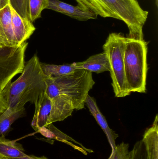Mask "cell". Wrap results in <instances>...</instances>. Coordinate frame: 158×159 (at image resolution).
Listing matches in <instances>:
<instances>
[{"label":"cell","instance_id":"1","mask_svg":"<svg viewBox=\"0 0 158 159\" xmlns=\"http://www.w3.org/2000/svg\"><path fill=\"white\" fill-rule=\"evenodd\" d=\"M37 54L25 63L23 71L16 80L10 83L8 107L15 110L25 108L27 103L34 104L46 89L45 79Z\"/></svg>","mask_w":158,"mask_h":159},{"label":"cell","instance_id":"2","mask_svg":"<svg viewBox=\"0 0 158 159\" xmlns=\"http://www.w3.org/2000/svg\"><path fill=\"white\" fill-rule=\"evenodd\" d=\"M147 43L126 36L124 54V70L129 92H146L148 71Z\"/></svg>","mask_w":158,"mask_h":159},{"label":"cell","instance_id":"3","mask_svg":"<svg viewBox=\"0 0 158 159\" xmlns=\"http://www.w3.org/2000/svg\"><path fill=\"white\" fill-rule=\"evenodd\" d=\"M46 80L59 93L69 98L74 109L78 110L84 108L89 91L95 84L92 73L83 69H76L58 78L46 77Z\"/></svg>","mask_w":158,"mask_h":159},{"label":"cell","instance_id":"4","mask_svg":"<svg viewBox=\"0 0 158 159\" xmlns=\"http://www.w3.org/2000/svg\"><path fill=\"white\" fill-rule=\"evenodd\" d=\"M126 37L121 33L110 34L103 46L110 66L112 86L116 97L130 95L124 70V54Z\"/></svg>","mask_w":158,"mask_h":159},{"label":"cell","instance_id":"5","mask_svg":"<svg viewBox=\"0 0 158 159\" xmlns=\"http://www.w3.org/2000/svg\"><path fill=\"white\" fill-rule=\"evenodd\" d=\"M115 19L126 23L129 30L127 37L144 40L143 27L148 12L141 7L137 0H103Z\"/></svg>","mask_w":158,"mask_h":159},{"label":"cell","instance_id":"6","mask_svg":"<svg viewBox=\"0 0 158 159\" xmlns=\"http://www.w3.org/2000/svg\"><path fill=\"white\" fill-rule=\"evenodd\" d=\"M127 159H158V117L145 132L143 139L136 142Z\"/></svg>","mask_w":158,"mask_h":159},{"label":"cell","instance_id":"7","mask_svg":"<svg viewBox=\"0 0 158 159\" xmlns=\"http://www.w3.org/2000/svg\"><path fill=\"white\" fill-rule=\"evenodd\" d=\"M45 82V93L52 102V109L46 125L47 126L54 122L63 121L70 116L74 108L73 103L69 98L59 93L46 79Z\"/></svg>","mask_w":158,"mask_h":159},{"label":"cell","instance_id":"8","mask_svg":"<svg viewBox=\"0 0 158 159\" xmlns=\"http://www.w3.org/2000/svg\"><path fill=\"white\" fill-rule=\"evenodd\" d=\"M49 6L47 9L61 13L71 18L80 21L96 19L97 15L93 12L84 9L79 6H74L59 0H48Z\"/></svg>","mask_w":158,"mask_h":159},{"label":"cell","instance_id":"9","mask_svg":"<svg viewBox=\"0 0 158 159\" xmlns=\"http://www.w3.org/2000/svg\"><path fill=\"white\" fill-rule=\"evenodd\" d=\"M12 28L17 46L21 45L30 37L35 31V27L28 19L21 17L11 6Z\"/></svg>","mask_w":158,"mask_h":159},{"label":"cell","instance_id":"10","mask_svg":"<svg viewBox=\"0 0 158 159\" xmlns=\"http://www.w3.org/2000/svg\"><path fill=\"white\" fill-rule=\"evenodd\" d=\"M35 112L31 122L32 129L38 131L47 125L52 109V102L45 91L34 103Z\"/></svg>","mask_w":158,"mask_h":159},{"label":"cell","instance_id":"11","mask_svg":"<svg viewBox=\"0 0 158 159\" xmlns=\"http://www.w3.org/2000/svg\"><path fill=\"white\" fill-rule=\"evenodd\" d=\"M0 44L3 47H18L15 42L9 3L0 9Z\"/></svg>","mask_w":158,"mask_h":159},{"label":"cell","instance_id":"12","mask_svg":"<svg viewBox=\"0 0 158 159\" xmlns=\"http://www.w3.org/2000/svg\"><path fill=\"white\" fill-rule=\"evenodd\" d=\"M85 103L91 114L105 134L112 152L116 148V140L118 137V134L109 128L106 119L100 111L94 98L88 94Z\"/></svg>","mask_w":158,"mask_h":159},{"label":"cell","instance_id":"13","mask_svg":"<svg viewBox=\"0 0 158 159\" xmlns=\"http://www.w3.org/2000/svg\"><path fill=\"white\" fill-rule=\"evenodd\" d=\"M38 132L47 138L56 139L58 141L65 143L84 155H87L88 153L93 152L92 149L86 148L79 142L60 131L53 125V123L41 128Z\"/></svg>","mask_w":158,"mask_h":159},{"label":"cell","instance_id":"14","mask_svg":"<svg viewBox=\"0 0 158 159\" xmlns=\"http://www.w3.org/2000/svg\"><path fill=\"white\" fill-rule=\"evenodd\" d=\"M76 69H83L91 72L100 74L105 71L110 72V66L107 56L105 52L90 57L82 62H74Z\"/></svg>","mask_w":158,"mask_h":159},{"label":"cell","instance_id":"15","mask_svg":"<svg viewBox=\"0 0 158 159\" xmlns=\"http://www.w3.org/2000/svg\"><path fill=\"white\" fill-rule=\"evenodd\" d=\"M26 154L22 145L16 141L0 136V158L2 159L15 158L24 157Z\"/></svg>","mask_w":158,"mask_h":159},{"label":"cell","instance_id":"16","mask_svg":"<svg viewBox=\"0 0 158 159\" xmlns=\"http://www.w3.org/2000/svg\"><path fill=\"white\" fill-rule=\"evenodd\" d=\"M78 6L104 18H115L103 0H75Z\"/></svg>","mask_w":158,"mask_h":159},{"label":"cell","instance_id":"17","mask_svg":"<svg viewBox=\"0 0 158 159\" xmlns=\"http://www.w3.org/2000/svg\"><path fill=\"white\" fill-rule=\"evenodd\" d=\"M25 108L17 110L7 107L0 115V136H5L12 124L25 113Z\"/></svg>","mask_w":158,"mask_h":159},{"label":"cell","instance_id":"18","mask_svg":"<svg viewBox=\"0 0 158 159\" xmlns=\"http://www.w3.org/2000/svg\"><path fill=\"white\" fill-rule=\"evenodd\" d=\"M41 67L47 77L56 78L69 74L76 70L73 63L63 65H54L41 62Z\"/></svg>","mask_w":158,"mask_h":159},{"label":"cell","instance_id":"19","mask_svg":"<svg viewBox=\"0 0 158 159\" xmlns=\"http://www.w3.org/2000/svg\"><path fill=\"white\" fill-rule=\"evenodd\" d=\"M49 6L48 0H28V15L32 22L41 17L43 10L47 9Z\"/></svg>","mask_w":158,"mask_h":159},{"label":"cell","instance_id":"20","mask_svg":"<svg viewBox=\"0 0 158 159\" xmlns=\"http://www.w3.org/2000/svg\"><path fill=\"white\" fill-rule=\"evenodd\" d=\"M28 0H9V3L21 17L29 19L28 15Z\"/></svg>","mask_w":158,"mask_h":159},{"label":"cell","instance_id":"21","mask_svg":"<svg viewBox=\"0 0 158 159\" xmlns=\"http://www.w3.org/2000/svg\"><path fill=\"white\" fill-rule=\"evenodd\" d=\"M129 144L122 142L116 145L115 149L111 152L108 159H127L129 155Z\"/></svg>","mask_w":158,"mask_h":159},{"label":"cell","instance_id":"22","mask_svg":"<svg viewBox=\"0 0 158 159\" xmlns=\"http://www.w3.org/2000/svg\"><path fill=\"white\" fill-rule=\"evenodd\" d=\"M9 84L7 85L0 94V115L8 107V93Z\"/></svg>","mask_w":158,"mask_h":159},{"label":"cell","instance_id":"23","mask_svg":"<svg viewBox=\"0 0 158 159\" xmlns=\"http://www.w3.org/2000/svg\"><path fill=\"white\" fill-rule=\"evenodd\" d=\"M8 159H48L45 156L42 157H36L35 156H28L26 154L24 157H20L15 158H11Z\"/></svg>","mask_w":158,"mask_h":159},{"label":"cell","instance_id":"24","mask_svg":"<svg viewBox=\"0 0 158 159\" xmlns=\"http://www.w3.org/2000/svg\"><path fill=\"white\" fill-rule=\"evenodd\" d=\"M9 0H0V9L9 4Z\"/></svg>","mask_w":158,"mask_h":159},{"label":"cell","instance_id":"25","mask_svg":"<svg viewBox=\"0 0 158 159\" xmlns=\"http://www.w3.org/2000/svg\"><path fill=\"white\" fill-rule=\"evenodd\" d=\"M156 4L157 7H158V0H156Z\"/></svg>","mask_w":158,"mask_h":159},{"label":"cell","instance_id":"26","mask_svg":"<svg viewBox=\"0 0 158 159\" xmlns=\"http://www.w3.org/2000/svg\"><path fill=\"white\" fill-rule=\"evenodd\" d=\"M0 48H3L1 44H0Z\"/></svg>","mask_w":158,"mask_h":159},{"label":"cell","instance_id":"27","mask_svg":"<svg viewBox=\"0 0 158 159\" xmlns=\"http://www.w3.org/2000/svg\"><path fill=\"white\" fill-rule=\"evenodd\" d=\"M0 159H2L1 158H0Z\"/></svg>","mask_w":158,"mask_h":159}]
</instances>
